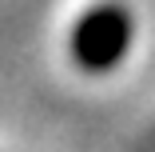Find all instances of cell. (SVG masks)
Instances as JSON below:
<instances>
[{"instance_id":"cell-1","label":"cell","mask_w":155,"mask_h":152,"mask_svg":"<svg viewBox=\"0 0 155 152\" xmlns=\"http://www.w3.org/2000/svg\"><path fill=\"white\" fill-rule=\"evenodd\" d=\"M72 60L84 72H111L131 48V16L123 4L107 0V4L87 8L76 28H72Z\"/></svg>"}]
</instances>
